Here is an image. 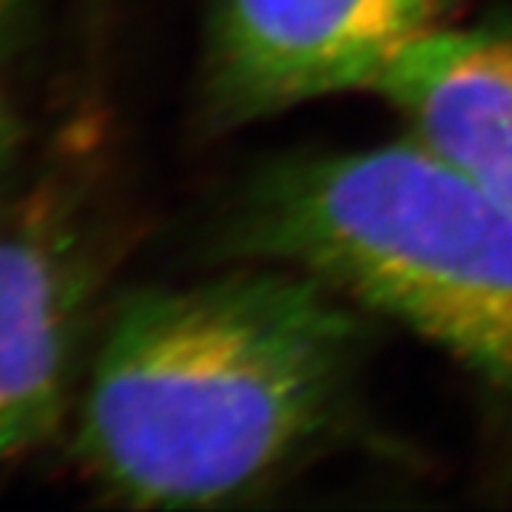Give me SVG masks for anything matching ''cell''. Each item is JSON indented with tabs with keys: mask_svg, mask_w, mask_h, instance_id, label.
<instances>
[{
	"mask_svg": "<svg viewBox=\"0 0 512 512\" xmlns=\"http://www.w3.org/2000/svg\"><path fill=\"white\" fill-rule=\"evenodd\" d=\"M365 348V311L282 265L137 293L94 362L80 453L134 507L239 501L328 436Z\"/></svg>",
	"mask_w": 512,
	"mask_h": 512,
	"instance_id": "6da1fadb",
	"label": "cell"
},
{
	"mask_svg": "<svg viewBox=\"0 0 512 512\" xmlns=\"http://www.w3.org/2000/svg\"><path fill=\"white\" fill-rule=\"evenodd\" d=\"M222 245L325 282L512 396V211L419 137L265 168Z\"/></svg>",
	"mask_w": 512,
	"mask_h": 512,
	"instance_id": "7a4b0ae2",
	"label": "cell"
},
{
	"mask_svg": "<svg viewBox=\"0 0 512 512\" xmlns=\"http://www.w3.org/2000/svg\"><path fill=\"white\" fill-rule=\"evenodd\" d=\"M458 0H211L200 72L214 131L342 92H373Z\"/></svg>",
	"mask_w": 512,
	"mask_h": 512,
	"instance_id": "3957f363",
	"label": "cell"
},
{
	"mask_svg": "<svg viewBox=\"0 0 512 512\" xmlns=\"http://www.w3.org/2000/svg\"><path fill=\"white\" fill-rule=\"evenodd\" d=\"M424 146L512 211V20L441 29L373 89Z\"/></svg>",
	"mask_w": 512,
	"mask_h": 512,
	"instance_id": "277c9868",
	"label": "cell"
},
{
	"mask_svg": "<svg viewBox=\"0 0 512 512\" xmlns=\"http://www.w3.org/2000/svg\"><path fill=\"white\" fill-rule=\"evenodd\" d=\"M74 316V279L32 237H0V461L55 419Z\"/></svg>",
	"mask_w": 512,
	"mask_h": 512,
	"instance_id": "5b68a950",
	"label": "cell"
},
{
	"mask_svg": "<svg viewBox=\"0 0 512 512\" xmlns=\"http://www.w3.org/2000/svg\"><path fill=\"white\" fill-rule=\"evenodd\" d=\"M15 6V0H0V20L9 15V9Z\"/></svg>",
	"mask_w": 512,
	"mask_h": 512,
	"instance_id": "8992f818",
	"label": "cell"
},
{
	"mask_svg": "<svg viewBox=\"0 0 512 512\" xmlns=\"http://www.w3.org/2000/svg\"><path fill=\"white\" fill-rule=\"evenodd\" d=\"M3 134H6V114H3V103H0V146H3Z\"/></svg>",
	"mask_w": 512,
	"mask_h": 512,
	"instance_id": "52a82bcc",
	"label": "cell"
}]
</instances>
